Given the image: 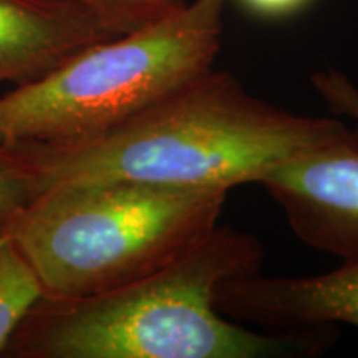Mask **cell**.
Segmentation results:
<instances>
[{
	"label": "cell",
	"instance_id": "6da1fadb",
	"mask_svg": "<svg viewBox=\"0 0 358 358\" xmlns=\"http://www.w3.org/2000/svg\"><path fill=\"white\" fill-rule=\"evenodd\" d=\"M256 236L217 226L159 271L105 292L38 301L3 352L12 358H302L334 327L256 330L217 310L226 280L261 272Z\"/></svg>",
	"mask_w": 358,
	"mask_h": 358
},
{
	"label": "cell",
	"instance_id": "7a4b0ae2",
	"mask_svg": "<svg viewBox=\"0 0 358 358\" xmlns=\"http://www.w3.org/2000/svg\"><path fill=\"white\" fill-rule=\"evenodd\" d=\"M345 128L332 116L277 108L213 66L96 136L6 148L30 173L35 196L53 186L98 181L231 191L257 185L272 168Z\"/></svg>",
	"mask_w": 358,
	"mask_h": 358
},
{
	"label": "cell",
	"instance_id": "3957f363",
	"mask_svg": "<svg viewBox=\"0 0 358 358\" xmlns=\"http://www.w3.org/2000/svg\"><path fill=\"white\" fill-rule=\"evenodd\" d=\"M229 189L98 181L48 187L0 214L43 299L88 297L159 271L219 226Z\"/></svg>",
	"mask_w": 358,
	"mask_h": 358
},
{
	"label": "cell",
	"instance_id": "277c9868",
	"mask_svg": "<svg viewBox=\"0 0 358 358\" xmlns=\"http://www.w3.org/2000/svg\"><path fill=\"white\" fill-rule=\"evenodd\" d=\"M227 0H192L96 43L0 96V145H65L108 131L216 64Z\"/></svg>",
	"mask_w": 358,
	"mask_h": 358
},
{
	"label": "cell",
	"instance_id": "5b68a950",
	"mask_svg": "<svg viewBox=\"0 0 358 358\" xmlns=\"http://www.w3.org/2000/svg\"><path fill=\"white\" fill-rule=\"evenodd\" d=\"M257 185L303 244L342 261L358 257V127L280 163Z\"/></svg>",
	"mask_w": 358,
	"mask_h": 358
},
{
	"label": "cell",
	"instance_id": "8992f818",
	"mask_svg": "<svg viewBox=\"0 0 358 358\" xmlns=\"http://www.w3.org/2000/svg\"><path fill=\"white\" fill-rule=\"evenodd\" d=\"M216 306L231 320L266 330L358 329V257L315 275L236 277L219 285Z\"/></svg>",
	"mask_w": 358,
	"mask_h": 358
},
{
	"label": "cell",
	"instance_id": "52a82bcc",
	"mask_svg": "<svg viewBox=\"0 0 358 358\" xmlns=\"http://www.w3.org/2000/svg\"><path fill=\"white\" fill-rule=\"evenodd\" d=\"M115 37L100 17L71 0H0V82L35 83Z\"/></svg>",
	"mask_w": 358,
	"mask_h": 358
},
{
	"label": "cell",
	"instance_id": "ba28073f",
	"mask_svg": "<svg viewBox=\"0 0 358 358\" xmlns=\"http://www.w3.org/2000/svg\"><path fill=\"white\" fill-rule=\"evenodd\" d=\"M43 299L32 266L8 239H0V355L29 312Z\"/></svg>",
	"mask_w": 358,
	"mask_h": 358
},
{
	"label": "cell",
	"instance_id": "9c48e42d",
	"mask_svg": "<svg viewBox=\"0 0 358 358\" xmlns=\"http://www.w3.org/2000/svg\"><path fill=\"white\" fill-rule=\"evenodd\" d=\"M105 22L115 34L134 32L176 12L186 0H71Z\"/></svg>",
	"mask_w": 358,
	"mask_h": 358
},
{
	"label": "cell",
	"instance_id": "30bf717a",
	"mask_svg": "<svg viewBox=\"0 0 358 358\" xmlns=\"http://www.w3.org/2000/svg\"><path fill=\"white\" fill-rule=\"evenodd\" d=\"M312 87L334 115L348 116L358 127V87L342 71L324 69L312 73Z\"/></svg>",
	"mask_w": 358,
	"mask_h": 358
},
{
	"label": "cell",
	"instance_id": "8fae6325",
	"mask_svg": "<svg viewBox=\"0 0 358 358\" xmlns=\"http://www.w3.org/2000/svg\"><path fill=\"white\" fill-rule=\"evenodd\" d=\"M34 196L30 173L8 148L0 145V214L15 211Z\"/></svg>",
	"mask_w": 358,
	"mask_h": 358
},
{
	"label": "cell",
	"instance_id": "7c38bea8",
	"mask_svg": "<svg viewBox=\"0 0 358 358\" xmlns=\"http://www.w3.org/2000/svg\"><path fill=\"white\" fill-rule=\"evenodd\" d=\"M241 12L264 22H280L306 12L315 0H227Z\"/></svg>",
	"mask_w": 358,
	"mask_h": 358
}]
</instances>
